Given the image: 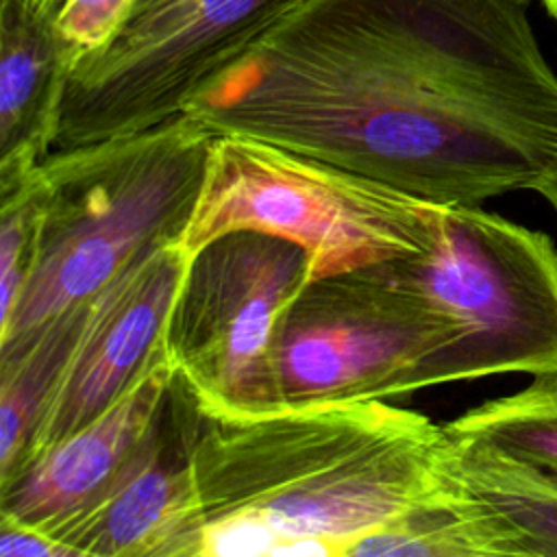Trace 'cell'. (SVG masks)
<instances>
[{
	"instance_id": "3",
	"label": "cell",
	"mask_w": 557,
	"mask_h": 557,
	"mask_svg": "<svg viewBox=\"0 0 557 557\" xmlns=\"http://www.w3.org/2000/svg\"><path fill=\"white\" fill-rule=\"evenodd\" d=\"M215 135L181 113L133 135L54 150L26 285L0 322L11 348L94 300L144 257L183 246Z\"/></svg>"
},
{
	"instance_id": "12",
	"label": "cell",
	"mask_w": 557,
	"mask_h": 557,
	"mask_svg": "<svg viewBox=\"0 0 557 557\" xmlns=\"http://www.w3.org/2000/svg\"><path fill=\"white\" fill-rule=\"evenodd\" d=\"M435 490L481 557H557V481L444 433Z\"/></svg>"
},
{
	"instance_id": "4",
	"label": "cell",
	"mask_w": 557,
	"mask_h": 557,
	"mask_svg": "<svg viewBox=\"0 0 557 557\" xmlns=\"http://www.w3.org/2000/svg\"><path fill=\"white\" fill-rule=\"evenodd\" d=\"M444 205L259 139L215 135L183 248L255 231L296 244L311 281L424 252Z\"/></svg>"
},
{
	"instance_id": "18",
	"label": "cell",
	"mask_w": 557,
	"mask_h": 557,
	"mask_svg": "<svg viewBox=\"0 0 557 557\" xmlns=\"http://www.w3.org/2000/svg\"><path fill=\"white\" fill-rule=\"evenodd\" d=\"M135 0H65L54 17L57 30L76 63L104 48L131 13Z\"/></svg>"
},
{
	"instance_id": "17",
	"label": "cell",
	"mask_w": 557,
	"mask_h": 557,
	"mask_svg": "<svg viewBox=\"0 0 557 557\" xmlns=\"http://www.w3.org/2000/svg\"><path fill=\"white\" fill-rule=\"evenodd\" d=\"M37 170L24 183L0 191V322L15 307L35 255L44 202Z\"/></svg>"
},
{
	"instance_id": "13",
	"label": "cell",
	"mask_w": 557,
	"mask_h": 557,
	"mask_svg": "<svg viewBox=\"0 0 557 557\" xmlns=\"http://www.w3.org/2000/svg\"><path fill=\"white\" fill-rule=\"evenodd\" d=\"M57 13L0 0V191L24 183L54 150L76 59Z\"/></svg>"
},
{
	"instance_id": "15",
	"label": "cell",
	"mask_w": 557,
	"mask_h": 557,
	"mask_svg": "<svg viewBox=\"0 0 557 557\" xmlns=\"http://www.w3.org/2000/svg\"><path fill=\"white\" fill-rule=\"evenodd\" d=\"M444 433L557 481V374L487 400L442 424Z\"/></svg>"
},
{
	"instance_id": "16",
	"label": "cell",
	"mask_w": 557,
	"mask_h": 557,
	"mask_svg": "<svg viewBox=\"0 0 557 557\" xmlns=\"http://www.w3.org/2000/svg\"><path fill=\"white\" fill-rule=\"evenodd\" d=\"M342 557H481L455 511L435 496L352 537Z\"/></svg>"
},
{
	"instance_id": "14",
	"label": "cell",
	"mask_w": 557,
	"mask_h": 557,
	"mask_svg": "<svg viewBox=\"0 0 557 557\" xmlns=\"http://www.w3.org/2000/svg\"><path fill=\"white\" fill-rule=\"evenodd\" d=\"M87 307L89 302L46 322L24 342L0 348V485L24 463L78 339Z\"/></svg>"
},
{
	"instance_id": "19",
	"label": "cell",
	"mask_w": 557,
	"mask_h": 557,
	"mask_svg": "<svg viewBox=\"0 0 557 557\" xmlns=\"http://www.w3.org/2000/svg\"><path fill=\"white\" fill-rule=\"evenodd\" d=\"M0 557H94L0 518Z\"/></svg>"
},
{
	"instance_id": "20",
	"label": "cell",
	"mask_w": 557,
	"mask_h": 557,
	"mask_svg": "<svg viewBox=\"0 0 557 557\" xmlns=\"http://www.w3.org/2000/svg\"><path fill=\"white\" fill-rule=\"evenodd\" d=\"M535 191L540 194V196H544L546 200H548V205L555 209V213H557V170L553 172V174H548L537 187H535Z\"/></svg>"
},
{
	"instance_id": "9",
	"label": "cell",
	"mask_w": 557,
	"mask_h": 557,
	"mask_svg": "<svg viewBox=\"0 0 557 557\" xmlns=\"http://www.w3.org/2000/svg\"><path fill=\"white\" fill-rule=\"evenodd\" d=\"M189 257L183 246L161 248L89 300L78 339L15 474L109 411L137 385L163 348L168 315Z\"/></svg>"
},
{
	"instance_id": "21",
	"label": "cell",
	"mask_w": 557,
	"mask_h": 557,
	"mask_svg": "<svg viewBox=\"0 0 557 557\" xmlns=\"http://www.w3.org/2000/svg\"><path fill=\"white\" fill-rule=\"evenodd\" d=\"M37 9L46 11V13H57L59 7L65 2V0H30Z\"/></svg>"
},
{
	"instance_id": "11",
	"label": "cell",
	"mask_w": 557,
	"mask_h": 557,
	"mask_svg": "<svg viewBox=\"0 0 557 557\" xmlns=\"http://www.w3.org/2000/svg\"><path fill=\"white\" fill-rule=\"evenodd\" d=\"M198 418L196 398L176 376L152 457L117 492L50 540L94 557H202L205 516L189 468Z\"/></svg>"
},
{
	"instance_id": "22",
	"label": "cell",
	"mask_w": 557,
	"mask_h": 557,
	"mask_svg": "<svg viewBox=\"0 0 557 557\" xmlns=\"http://www.w3.org/2000/svg\"><path fill=\"white\" fill-rule=\"evenodd\" d=\"M544 9L550 13V17L557 22V0H542Z\"/></svg>"
},
{
	"instance_id": "10",
	"label": "cell",
	"mask_w": 557,
	"mask_h": 557,
	"mask_svg": "<svg viewBox=\"0 0 557 557\" xmlns=\"http://www.w3.org/2000/svg\"><path fill=\"white\" fill-rule=\"evenodd\" d=\"M174 385L163 346L109 411L0 485V518L52 537L96 509L157 450Z\"/></svg>"
},
{
	"instance_id": "7",
	"label": "cell",
	"mask_w": 557,
	"mask_h": 557,
	"mask_svg": "<svg viewBox=\"0 0 557 557\" xmlns=\"http://www.w3.org/2000/svg\"><path fill=\"white\" fill-rule=\"evenodd\" d=\"M302 2L135 0L115 37L76 65L54 150L178 117L194 94Z\"/></svg>"
},
{
	"instance_id": "5",
	"label": "cell",
	"mask_w": 557,
	"mask_h": 557,
	"mask_svg": "<svg viewBox=\"0 0 557 557\" xmlns=\"http://www.w3.org/2000/svg\"><path fill=\"white\" fill-rule=\"evenodd\" d=\"M448 335V383L557 374V248L481 207H444L431 246L387 263Z\"/></svg>"
},
{
	"instance_id": "6",
	"label": "cell",
	"mask_w": 557,
	"mask_h": 557,
	"mask_svg": "<svg viewBox=\"0 0 557 557\" xmlns=\"http://www.w3.org/2000/svg\"><path fill=\"white\" fill-rule=\"evenodd\" d=\"M309 283L307 255L265 233H228L189 257L163 346L205 413L242 418L281 409L278 333Z\"/></svg>"
},
{
	"instance_id": "1",
	"label": "cell",
	"mask_w": 557,
	"mask_h": 557,
	"mask_svg": "<svg viewBox=\"0 0 557 557\" xmlns=\"http://www.w3.org/2000/svg\"><path fill=\"white\" fill-rule=\"evenodd\" d=\"M531 0H305L183 113L444 207L557 170V74Z\"/></svg>"
},
{
	"instance_id": "2",
	"label": "cell",
	"mask_w": 557,
	"mask_h": 557,
	"mask_svg": "<svg viewBox=\"0 0 557 557\" xmlns=\"http://www.w3.org/2000/svg\"><path fill=\"white\" fill-rule=\"evenodd\" d=\"M442 426L385 400L200 418L189 468L207 520L250 513L339 544L435 496Z\"/></svg>"
},
{
	"instance_id": "8",
	"label": "cell",
	"mask_w": 557,
	"mask_h": 557,
	"mask_svg": "<svg viewBox=\"0 0 557 557\" xmlns=\"http://www.w3.org/2000/svg\"><path fill=\"white\" fill-rule=\"evenodd\" d=\"M281 407L368 403L448 383V335L387 263L311 281L276 346Z\"/></svg>"
}]
</instances>
